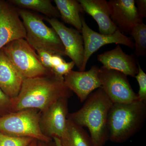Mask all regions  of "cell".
<instances>
[{"mask_svg":"<svg viewBox=\"0 0 146 146\" xmlns=\"http://www.w3.org/2000/svg\"><path fill=\"white\" fill-rule=\"evenodd\" d=\"M8 1L19 8L39 12L46 16V18L60 17L57 8L50 0H9Z\"/></svg>","mask_w":146,"mask_h":146,"instance_id":"d6986e66","label":"cell"},{"mask_svg":"<svg viewBox=\"0 0 146 146\" xmlns=\"http://www.w3.org/2000/svg\"><path fill=\"white\" fill-rule=\"evenodd\" d=\"M130 34L135 41L134 54L137 56L146 54V25L142 23L135 26Z\"/></svg>","mask_w":146,"mask_h":146,"instance_id":"ffe728a7","label":"cell"},{"mask_svg":"<svg viewBox=\"0 0 146 146\" xmlns=\"http://www.w3.org/2000/svg\"><path fill=\"white\" fill-rule=\"evenodd\" d=\"M138 13L142 19L146 18V0H135Z\"/></svg>","mask_w":146,"mask_h":146,"instance_id":"484cf974","label":"cell"},{"mask_svg":"<svg viewBox=\"0 0 146 146\" xmlns=\"http://www.w3.org/2000/svg\"><path fill=\"white\" fill-rule=\"evenodd\" d=\"M138 72L135 76V78L138 82L139 90L138 95V100L146 102V74L141 68L139 62L137 61Z\"/></svg>","mask_w":146,"mask_h":146,"instance_id":"603a6c76","label":"cell"},{"mask_svg":"<svg viewBox=\"0 0 146 146\" xmlns=\"http://www.w3.org/2000/svg\"><path fill=\"white\" fill-rule=\"evenodd\" d=\"M81 18L82 24L81 33L84 46V56L82 67L79 71L85 70L86 64L91 56L104 45L115 44L127 46L132 49H134V43L119 30H117L111 35L100 34L90 28L83 17L81 16Z\"/></svg>","mask_w":146,"mask_h":146,"instance_id":"ba28073f","label":"cell"},{"mask_svg":"<svg viewBox=\"0 0 146 146\" xmlns=\"http://www.w3.org/2000/svg\"><path fill=\"white\" fill-rule=\"evenodd\" d=\"M27 33L17 7L0 0V50L14 40L26 38Z\"/></svg>","mask_w":146,"mask_h":146,"instance_id":"30bf717a","label":"cell"},{"mask_svg":"<svg viewBox=\"0 0 146 146\" xmlns=\"http://www.w3.org/2000/svg\"><path fill=\"white\" fill-rule=\"evenodd\" d=\"M41 111L26 109L11 112L0 117V132L16 137H29L49 143L52 138L44 135L39 126Z\"/></svg>","mask_w":146,"mask_h":146,"instance_id":"277c9868","label":"cell"},{"mask_svg":"<svg viewBox=\"0 0 146 146\" xmlns=\"http://www.w3.org/2000/svg\"><path fill=\"white\" fill-rule=\"evenodd\" d=\"M24 80L3 48L0 50V89L11 99L14 98L19 94Z\"/></svg>","mask_w":146,"mask_h":146,"instance_id":"2e32d148","label":"cell"},{"mask_svg":"<svg viewBox=\"0 0 146 146\" xmlns=\"http://www.w3.org/2000/svg\"><path fill=\"white\" fill-rule=\"evenodd\" d=\"M3 49L24 79L53 74L42 65L35 50L25 39L14 40Z\"/></svg>","mask_w":146,"mask_h":146,"instance_id":"8992f818","label":"cell"},{"mask_svg":"<svg viewBox=\"0 0 146 146\" xmlns=\"http://www.w3.org/2000/svg\"><path fill=\"white\" fill-rule=\"evenodd\" d=\"M99 78L101 88L113 104H126L138 100L127 76L114 70L100 68Z\"/></svg>","mask_w":146,"mask_h":146,"instance_id":"52a82bcc","label":"cell"},{"mask_svg":"<svg viewBox=\"0 0 146 146\" xmlns=\"http://www.w3.org/2000/svg\"><path fill=\"white\" fill-rule=\"evenodd\" d=\"M113 103L101 88L92 92L78 111L68 114V119L88 128L94 146H104L108 141V115Z\"/></svg>","mask_w":146,"mask_h":146,"instance_id":"7a4b0ae2","label":"cell"},{"mask_svg":"<svg viewBox=\"0 0 146 146\" xmlns=\"http://www.w3.org/2000/svg\"><path fill=\"white\" fill-rule=\"evenodd\" d=\"M26 31V40L31 45L44 47L53 54L65 56V50L56 32L47 26L42 16L31 11L17 8Z\"/></svg>","mask_w":146,"mask_h":146,"instance_id":"5b68a950","label":"cell"},{"mask_svg":"<svg viewBox=\"0 0 146 146\" xmlns=\"http://www.w3.org/2000/svg\"><path fill=\"white\" fill-rule=\"evenodd\" d=\"M62 20L81 33L82 29L80 13L83 12L81 5L76 0H54Z\"/></svg>","mask_w":146,"mask_h":146,"instance_id":"e0dca14e","label":"cell"},{"mask_svg":"<svg viewBox=\"0 0 146 146\" xmlns=\"http://www.w3.org/2000/svg\"><path fill=\"white\" fill-rule=\"evenodd\" d=\"M98 60L104 68L118 71L127 76L135 77L138 72L137 61L135 56L124 52L119 45L113 49L98 55Z\"/></svg>","mask_w":146,"mask_h":146,"instance_id":"5bb4252c","label":"cell"},{"mask_svg":"<svg viewBox=\"0 0 146 146\" xmlns=\"http://www.w3.org/2000/svg\"><path fill=\"white\" fill-rule=\"evenodd\" d=\"M69 98L59 99L41 112L39 126L45 136L52 139H60L64 135L67 128Z\"/></svg>","mask_w":146,"mask_h":146,"instance_id":"9c48e42d","label":"cell"},{"mask_svg":"<svg viewBox=\"0 0 146 146\" xmlns=\"http://www.w3.org/2000/svg\"><path fill=\"white\" fill-rule=\"evenodd\" d=\"M72 92L63 80L51 74L48 75L25 79L18 96L11 99V112L26 109L44 111L56 101L70 98Z\"/></svg>","mask_w":146,"mask_h":146,"instance_id":"6da1fadb","label":"cell"},{"mask_svg":"<svg viewBox=\"0 0 146 146\" xmlns=\"http://www.w3.org/2000/svg\"><path fill=\"white\" fill-rule=\"evenodd\" d=\"M65 62V60L63 59L61 56L56 54H53L51 60V64L52 69L55 67L59 66Z\"/></svg>","mask_w":146,"mask_h":146,"instance_id":"4316f807","label":"cell"},{"mask_svg":"<svg viewBox=\"0 0 146 146\" xmlns=\"http://www.w3.org/2000/svg\"><path fill=\"white\" fill-rule=\"evenodd\" d=\"M39 146H56L53 140L49 143H44V142H40L38 141Z\"/></svg>","mask_w":146,"mask_h":146,"instance_id":"83f0119b","label":"cell"},{"mask_svg":"<svg viewBox=\"0 0 146 146\" xmlns=\"http://www.w3.org/2000/svg\"><path fill=\"white\" fill-rule=\"evenodd\" d=\"M75 65V63L72 61L70 62L65 61L59 66L53 68L52 72L58 78L64 80V76L72 70Z\"/></svg>","mask_w":146,"mask_h":146,"instance_id":"cb8c5ba5","label":"cell"},{"mask_svg":"<svg viewBox=\"0 0 146 146\" xmlns=\"http://www.w3.org/2000/svg\"><path fill=\"white\" fill-rule=\"evenodd\" d=\"M27 146H39V142L37 140L34 139Z\"/></svg>","mask_w":146,"mask_h":146,"instance_id":"f546056e","label":"cell"},{"mask_svg":"<svg viewBox=\"0 0 146 146\" xmlns=\"http://www.w3.org/2000/svg\"><path fill=\"white\" fill-rule=\"evenodd\" d=\"M32 47L36 51L42 65L47 70L52 72V67L51 64V60L53 54L49 50L41 46H34Z\"/></svg>","mask_w":146,"mask_h":146,"instance_id":"7402d4cb","label":"cell"},{"mask_svg":"<svg viewBox=\"0 0 146 146\" xmlns=\"http://www.w3.org/2000/svg\"><path fill=\"white\" fill-rule=\"evenodd\" d=\"M34 140L29 137H16L0 132V146H27Z\"/></svg>","mask_w":146,"mask_h":146,"instance_id":"44dd1931","label":"cell"},{"mask_svg":"<svg viewBox=\"0 0 146 146\" xmlns=\"http://www.w3.org/2000/svg\"><path fill=\"white\" fill-rule=\"evenodd\" d=\"M60 139L63 146H94L90 135L83 127L68 119L65 133Z\"/></svg>","mask_w":146,"mask_h":146,"instance_id":"ac0fdd59","label":"cell"},{"mask_svg":"<svg viewBox=\"0 0 146 146\" xmlns=\"http://www.w3.org/2000/svg\"><path fill=\"white\" fill-rule=\"evenodd\" d=\"M11 99L0 89V117L11 112Z\"/></svg>","mask_w":146,"mask_h":146,"instance_id":"d4e9b609","label":"cell"},{"mask_svg":"<svg viewBox=\"0 0 146 146\" xmlns=\"http://www.w3.org/2000/svg\"><path fill=\"white\" fill-rule=\"evenodd\" d=\"M56 33L63 44L65 55L72 59L79 71L81 70L84 56L82 35L76 29L66 27L57 18H45Z\"/></svg>","mask_w":146,"mask_h":146,"instance_id":"8fae6325","label":"cell"},{"mask_svg":"<svg viewBox=\"0 0 146 146\" xmlns=\"http://www.w3.org/2000/svg\"><path fill=\"white\" fill-rule=\"evenodd\" d=\"M99 69L98 66H93L89 70H72L64 76L65 85L77 96L81 102H84L94 90L101 87Z\"/></svg>","mask_w":146,"mask_h":146,"instance_id":"7c38bea8","label":"cell"},{"mask_svg":"<svg viewBox=\"0 0 146 146\" xmlns=\"http://www.w3.org/2000/svg\"><path fill=\"white\" fill-rule=\"evenodd\" d=\"M111 20L122 33H130L133 27L143 23L134 0H110Z\"/></svg>","mask_w":146,"mask_h":146,"instance_id":"4fadbf2b","label":"cell"},{"mask_svg":"<svg viewBox=\"0 0 146 146\" xmlns=\"http://www.w3.org/2000/svg\"><path fill=\"white\" fill-rule=\"evenodd\" d=\"M146 119V102L113 104L108 115V141L125 143L142 129Z\"/></svg>","mask_w":146,"mask_h":146,"instance_id":"3957f363","label":"cell"},{"mask_svg":"<svg viewBox=\"0 0 146 146\" xmlns=\"http://www.w3.org/2000/svg\"><path fill=\"white\" fill-rule=\"evenodd\" d=\"M53 140L54 141L56 146H63L60 142V139L57 137H54L52 138Z\"/></svg>","mask_w":146,"mask_h":146,"instance_id":"f1b7e54d","label":"cell"},{"mask_svg":"<svg viewBox=\"0 0 146 146\" xmlns=\"http://www.w3.org/2000/svg\"><path fill=\"white\" fill-rule=\"evenodd\" d=\"M83 11L92 16L102 34H113L118 29L111 20V8L106 0H78Z\"/></svg>","mask_w":146,"mask_h":146,"instance_id":"9a60e30c","label":"cell"}]
</instances>
